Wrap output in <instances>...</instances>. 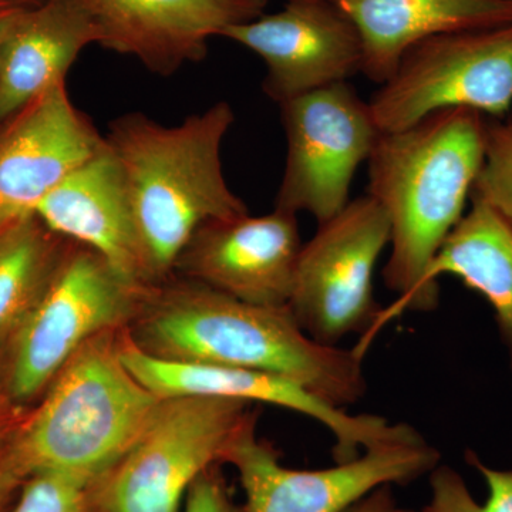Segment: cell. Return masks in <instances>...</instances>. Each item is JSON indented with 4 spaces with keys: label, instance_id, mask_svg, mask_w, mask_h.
<instances>
[{
    "label": "cell",
    "instance_id": "17",
    "mask_svg": "<svg viewBox=\"0 0 512 512\" xmlns=\"http://www.w3.org/2000/svg\"><path fill=\"white\" fill-rule=\"evenodd\" d=\"M80 0H42L16 16L0 43V121H8L56 84L80 53L99 45Z\"/></svg>",
    "mask_w": 512,
    "mask_h": 512
},
{
    "label": "cell",
    "instance_id": "22",
    "mask_svg": "<svg viewBox=\"0 0 512 512\" xmlns=\"http://www.w3.org/2000/svg\"><path fill=\"white\" fill-rule=\"evenodd\" d=\"M471 197L490 205L512 227V121L488 120L484 161Z\"/></svg>",
    "mask_w": 512,
    "mask_h": 512
},
{
    "label": "cell",
    "instance_id": "2",
    "mask_svg": "<svg viewBox=\"0 0 512 512\" xmlns=\"http://www.w3.org/2000/svg\"><path fill=\"white\" fill-rule=\"evenodd\" d=\"M488 119L476 110L447 109L413 126L380 133L369 164L367 195L390 224V256L383 268L397 299L382 308L370 335L357 343L366 353L377 332L404 312L430 311L423 279L434 256L464 217L484 161Z\"/></svg>",
    "mask_w": 512,
    "mask_h": 512
},
{
    "label": "cell",
    "instance_id": "9",
    "mask_svg": "<svg viewBox=\"0 0 512 512\" xmlns=\"http://www.w3.org/2000/svg\"><path fill=\"white\" fill-rule=\"evenodd\" d=\"M224 464L237 470L244 512H345L383 485H407L430 474L440 453L423 436L389 441L320 470L282 466L275 448L255 434V421L235 437Z\"/></svg>",
    "mask_w": 512,
    "mask_h": 512
},
{
    "label": "cell",
    "instance_id": "4",
    "mask_svg": "<svg viewBox=\"0 0 512 512\" xmlns=\"http://www.w3.org/2000/svg\"><path fill=\"white\" fill-rule=\"evenodd\" d=\"M124 330L84 343L13 434L10 444L29 477L59 471L92 483L147 426L161 397L124 365Z\"/></svg>",
    "mask_w": 512,
    "mask_h": 512
},
{
    "label": "cell",
    "instance_id": "12",
    "mask_svg": "<svg viewBox=\"0 0 512 512\" xmlns=\"http://www.w3.org/2000/svg\"><path fill=\"white\" fill-rule=\"evenodd\" d=\"M222 37L261 57L262 89L278 104L362 73L359 32L329 0L288 2L279 12L231 26Z\"/></svg>",
    "mask_w": 512,
    "mask_h": 512
},
{
    "label": "cell",
    "instance_id": "28",
    "mask_svg": "<svg viewBox=\"0 0 512 512\" xmlns=\"http://www.w3.org/2000/svg\"><path fill=\"white\" fill-rule=\"evenodd\" d=\"M35 5V3H33ZM29 6L28 3L19 2V0H0V43L8 32L9 26L12 25L16 16L23 9Z\"/></svg>",
    "mask_w": 512,
    "mask_h": 512
},
{
    "label": "cell",
    "instance_id": "11",
    "mask_svg": "<svg viewBox=\"0 0 512 512\" xmlns=\"http://www.w3.org/2000/svg\"><path fill=\"white\" fill-rule=\"evenodd\" d=\"M121 357L128 370L161 399L195 396L265 403L318 421L335 439V463L353 460L362 450L377 444L414 439L420 434L409 424H392L375 414H350L284 377L238 367L170 362L144 355L128 340L126 330L121 339Z\"/></svg>",
    "mask_w": 512,
    "mask_h": 512
},
{
    "label": "cell",
    "instance_id": "19",
    "mask_svg": "<svg viewBox=\"0 0 512 512\" xmlns=\"http://www.w3.org/2000/svg\"><path fill=\"white\" fill-rule=\"evenodd\" d=\"M471 208L443 242L423 279L427 305L439 302L440 276L461 279L493 306L512 367V227L485 202Z\"/></svg>",
    "mask_w": 512,
    "mask_h": 512
},
{
    "label": "cell",
    "instance_id": "16",
    "mask_svg": "<svg viewBox=\"0 0 512 512\" xmlns=\"http://www.w3.org/2000/svg\"><path fill=\"white\" fill-rule=\"evenodd\" d=\"M35 217L56 235L103 256L124 278L151 288L119 164L104 146L39 202Z\"/></svg>",
    "mask_w": 512,
    "mask_h": 512
},
{
    "label": "cell",
    "instance_id": "15",
    "mask_svg": "<svg viewBox=\"0 0 512 512\" xmlns=\"http://www.w3.org/2000/svg\"><path fill=\"white\" fill-rule=\"evenodd\" d=\"M99 30V46L168 77L201 62L208 42L264 15L268 0H80Z\"/></svg>",
    "mask_w": 512,
    "mask_h": 512
},
{
    "label": "cell",
    "instance_id": "24",
    "mask_svg": "<svg viewBox=\"0 0 512 512\" xmlns=\"http://www.w3.org/2000/svg\"><path fill=\"white\" fill-rule=\"evenodd\" d=\"M184 512H244L235 503L231 488L222 474L221 466L208 468L192 484L185 500Z\"/></svg>",
    "mask_w": 512,
    "mask_h": 512
},
{
    "label": "cell",
    "instance_id": "27",
    "mask_svg": "<svg viewBox=\"0 0 512 512\" xmlns=\"http://www.w3.org/2000/svg\"><path fill=\"white\" fill-rule=\"evenodd\" d=\"M345 512H416L407 510L397 503L394 497L392 485H383L376 488L372 493L367 494L365 498L353 504Z\"/></svg>",
    "mask_w": 512,
    "mask_h": 512
},
{
    "label": "cell",
    "instance_id": "18",
    "mask_svg": "<svg viewBox=\"0 0 512 512\" xmlns=\"http://www.w3.org/2000/svg\"><path fill=\"white\" fill-rule=\"evenodd\" d=\"M362 40V73L383 84L404 53L430 37L512 23V0H329Z\"/></svg>",
    "mask_w": 512,
    "mask_h": 512
},
{
    "label": "cell",
    "instance_id": "6",
    "mask_svg": "<svg viewBox=\"0 0 512 512\" xmlns=\"http://www.w3.org/2000/svg\"><path fill=\"white\" fill-rule=\"evenodd\" d=\"M147 289L97 252L70 241L52 282L3 350V383L12 402L25 409L84 343L127 329Z\"/></svg>",
    "mask_w": 512,
    "mask_h": 512
},
{
    "label": "cell",
    "instance_id": "30",
    "mask_svg": "<svg viewBox=\"0 0 512 512\" xmlns=\"http://www.w3.org/2000/svg\"><path fill=\"white\" fill-rule=\"evenodd\" d=\"M288 2H311V0H288Z\"/></svg>",
    "mask_w": 512,
    "mask_h": 512
},
{
    "label": "cell",
    "instance_id": "13",
    "mask_svg": "<svg viewBox=\"0 0 512 512\" xmlns=\"http://www.w3.org/2000/svg\"><path fill=\"white\" fill-rule=\"evenodd\" d=\"M298 215H237L207 222L178 256L174 275L255 305L286 306L302 248Z\"/></svg>",
    "mask_w": 512,
    "mask_h": 512
},
{
    "label": "cell",
    "instance_id": "29",
    "mask_svg": "<svg viewBox=\"0 0 512 512\" xmlns=\"http://www.w3.org/2000/svg\"><path fill=\"white\" fill-rule=\"evenodd\" d=\"M12 228V227H10ZM10 228H3V227H0V237H2L3 234H5L6 231H8V229Z\"/></svg>",
    "mask_w": 512,
    "mask_h": 512
},
{
    "label": "cell",
    "instance_id": "23",
    "mask_svg": "<svg viewBox=\"0 0 512 512\" xmlns=\"http://www.w3.org/2000/svg\"><path fill=\"white\" fill-rule=\"evenodd\" d=\"M89 484L82 477L59 471L33 474L23 484L12 512H90Z\"/></svg>",
    "mask_w": 512,
    "mask_h": 512
},
{
    "label": "cell",
    "instance_id": "31",
    "mask_svg": "<svg viewBox=\"0 0 512 512\" xmlns=\"http://www.w3.org/2000/svg\"><path fill=\"white\" fill-rule=\"evenodd\" d=\"M19 2L28 3V5H33V3H29L28 0H19Z\"/></svg>",
    "mask_w": 512,
    "mask_h": 512
},
{
    "label": "cell",
    "instance_id": "21",
    "mask_svg": "<svg viewBox=\"0 0 512 512\" xmlns=\"http://www.w3.org/2000/svg\"><path fill=\"white\" fill-rule=\"evenodd\" d=\"M467 463L483 476L488 497L478 503L466 481L450 466H437L429 474L430 498L419 512H512V470L488 467L468 451Z\"/></svg>",
    "mask_w": 512,
    "mask_h": 512
},
{
    "label": "cell",
    "instance_id": "10",
    "mask_svg": "<svg viewBox=\"0 0 512 512\" xmlns=\"http://www.w3.org/2000/svg\"><path fill=\"white\" fill-rule=\"evenodd\" d=\"M281 107L288 143L275 208L309 212L318 224L349 204L360 165L380 136L369 101L348 82L303 94Z\"/></svg>",
    "mask_w": 512,
    "mask_h": 512
},
{
    "label": "cell",
    "instance_id": "32",
    "mask_svg": "<svg viewBox=\"0 0 512 512\" xmlns=\"http://www.w3.org/2000/svg\"><path fill=\"white\" fill-rule=\"evenodd\" d=\"M510 121H512V113H511V119H510Z\"/></svg>",
    "mask_w": 512,
    "mask_h": 512
},
{
    "label": "cell",
    "instance_id": "7",
    "mask_svg": "<svg viewBox=\"0 0 512 512\" xmlns=\"http://www.w3.org/2000/svg\"><path fill=\"white\" fill-rule=\"evenodd\" d=\"M369 104L380 133L458 107L500 120L512 111V23L417 43Z\"/></svg>",
    "mask_w": 512,
    "mask_h": 512
},
{
    "label": "cell",
    "instance_id": "5",
    "mask_svg": "<svg viewBox=\"0 0 512 512\" xmlns=\"http://www.w3.org/2000/svg\"><path fill=\"white\" fill-rule=\"evenodd\" d=\"M254 404L165 397L134 443L87 487L90 512H184L192 484L222 466Z\"/></svg>",
    "mask_w": 512,
    "mask_h": 512
},
{
    "label": "cell",
    "instance_id": "20",
    "mask_svg": "<svg viewBox=\"0 0 512 512\" xmlns=\"http://www.w3.org/2000/svg\"><path fill=\"white\" fill-rule=\"evenodd\" d=\"M69 245L35 215L0 237V353L35 309Z\"/></svg>",
    "mask_w": 512,
    "mask_h": 512
},
{
    "label": "cell",
    "instance_id": "8",
    "mask_svg": "<svg viewBox=\"0 0 512 512\" xmlns=\"http://www.w3.org/2000/svg\"><path fill=\"white\" fill-rule=\"evenodd\" d=\"M389 244V220L367 194L318 224L299 252L288 303L313 340L338 346L353 333L362 335L360 342L370 335L382 311L373 293V274Z\"/></svg>",
    "mask_w": 512,
    "mask_h": 512
},
{
    "label": "cell",
    "instance_id": "3",
    "mask_svg": "<svg viewBox=\"0 0 512 512\" xmlns=\"http://www.w3.org/2000/svg\"><path fill=\"white\" fill-rule=\"evenodd\" d=\"M234 121L231 104L218 101L177 126L124 114L104 136L123 175L154 286L174 276L198 228L248 212L222 171V143Z\"/></svg>",
    "mask_w": 512,
    "mask_h": 512
},
{
    "label": "cell",
    "instance_id": "1",
    "mask_svg": "<svg viewBox=\"0 0 512 512\" xmlns=\"http://www.w3.org/2000/svg\"><path fill=\"white\" fill-rule=\"evenodd\" d=\"M126 335L144 355L284 377L339 409L367 389L365 357L313 340L288 305L239 301L180 276L147 289Z\"/></svg>",
    "mask_w": 512,
    "mask_h": 512
},
{
    "label": "cell",
    "instance_id": "25",
    "mask_svg": "<svg viewBox=\"0 0 512 512\" xmlns=\"http://www.w3.org/2000/svg\"><path fill=\"white\" fill-rule=\"evenodd\" d=\"M10 439L0 443V512L8 508L29 478L13 451Z\"/></svg>",
    "mask_w": 512,
    "mask_h": 512
},
{
    "label": "cell",
    "instance_id": "14",
    "mask_svg": "<svg viewBox=\"0 0 512 512\" xmlns=\"http://www.w3.org/2000/svg\"><path fill=\"white\" fill-rule=\"evenodd\" d=\"M106 146L74 106L66 82L56 84L8 120L0 133V225L35 214L39 202Z\"/></svg>",
    "mask_w": 512,
    "mask_h": 512
},
{
    "label": "cell",
    "instance_id": "26",
    "mask_svg": "<svg viewBox=\"0 0 512 512\" xmlns=\"http://www.w3.org/2000/svg\"><path fill=\"white\" fill-rule=\"evenodd\" d=\"M26 414L23 407L12 402L3 383L2 353H0V443L9 440L19 429Z\"/></svg>",
    "mask_w": 512,
    "mask_h": 512
}]
</instances>
